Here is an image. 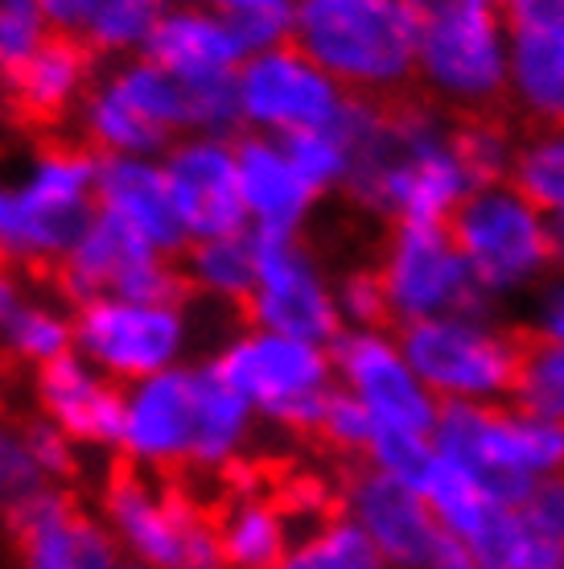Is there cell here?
I'll list each match as a JSON object with an SVG mask.
<instances>
[{
    "label": "cell",
    "mask_w": 564,
    "mask_h": 569,
    "mask_svg": "<svg viewBox=\"0 0 564 569\" xmlns=\"http://www.w3.org/2000/svg\"><path fill=\"white\" fill-rule=\"evenodd\" d=\"M272 569H387L375 557L363 532L342 520V516H322L313 520L301 537L289 541L284 557Z\"/></svg>",
    "instance_id": "27"
},
{
    "label": "cell",
    "mask_w": 564,
    "mask_h": 569,
    "mask_svg": "<svg viewBox=\"0 0 564 569\" xmlns=\"http://www.w3.org/2000/svg\"><path fill=\"white\" fill-rule=\"evenodd\" d=\"M21 413L26 409H0V520L50 487V479L21 441V426H17Z\"/></svg>",
    "instance_id": "31"
},
{
    "label": "cell",
    "mask_w": 564,
    "mask_h": 569,
    "mask_svg": "<svg viewBox=\"0 0 564 569\" xmlns=\"http://www.w3.org/2000/svg\"><path fill=\"white\" fill-rule=\"evenodd\" d=\"M219 483H226V491L214 503L211 528L226 569H272L293 541V520L276 491L255 483L252 462L235 467Z\"/></svg>",
    "instance_id": "20"
},
{
    "label": "cell",
    "mask_w": 564,
    "mask_h": 569,
    "mask_svg": "<svg viewBox=\"0 0 564 569\" xmlns=\"http://www.w3.org/2000/svg\"><path fill=\"white\" fill-rule=\"evenodd\" d=\"M416 21V83L450 116L507 100V9L498 0H404Z\"/></svg>",
    "instance_id": "3"
},
{
    "label": "cell",
    "mask_w": 564,
    "mask_h": 569,
    "mask_svg": "<svg viewBox=\"0 0 564 569\" xmlns=\"http://www.w3.org/2000/svg\"><path fill=\"white\" fill-rule=\"evenodd\" d=\"M544 569H564V566H561V561H556V566H544Z\"/></svg>",
    "instance_id": "40"
},
{
    "label": "cell",
    "mask_w": 564,
    "mask_h": 569,
    "mask_svg": "<svg viewBox=\"0 0 564 569\" xmlns=\"http://www.w3.org/2000/svg\"><path fill=\"white\" fill-rule=\"evenodd\" d=\"M561 566H564V553H561Z\"/></svg>",
    "instance_id": "41"
},
{
    "label": "cell",
    "mask_w": 564,
    "mask_h": 569,
    "mask_svg": "<svg viewBox=\"0 0 564 569\" xmlns=\"http://www.w3.org/2000/svg\"><path fill=\"white\" fill-rule=\"evenodd\" d=\"M165 13H170V0H95L83 38L99 58L137 50Z\"/></svg>",
    "instance_id": "29"
},
{
    "label": "cell",
    "mask_w": 564,
    "mask_h": 569,
    "mask_svg": "<svg viewBox=\"0 0 564 569\" xmlns=\"http://www.w3.org/2000/svg\"><path fill=\"white\" fill-rule=\"evenodd\" d=\"M520 327L532 347L564 342V264H552L520 298Z\"/></svg>",
    "instance_id": "34"
},
{
    "label": "cell",
    "mask_w": 564,
    "mask_h": 569,
    "mask_svg": "<svg viewBox=\"0 0 564 569\" xmlns=\"http://www.w3.org/2000/svg\"><path fill=\"white\" fill-rule=\"evenodd\" d=\"M507 103L532 129L564 124V0L507 4Z\"/></svg>",
    "instance_id": "16"
},
{
    "label": "cell",
    "mask_w": 564,
    "mask_h": 569,
    "mask_svg": "<svg viewBox=\"0 0 564 569\" xmlns=\"http://www.w3.org/2000/svg\"><path fill=\"white\" fill-rule=\"evenodd\" d=\"M330 359H334V388L367 413L371 438L375 433H409V438L433 441L441 405L429 397L421 376L412 371L400 335L392 327L342 330L339 339L330 342Z\"/></svg>",
    "instance_id": "12"
},
{
    "label": "cell",
    "mask_w": 564,
    "mask_h": 569,
    "mask_svg": "<svg viewBox=\"0 0 564 569\" xmlns=\"http://www.w3.org/2000/svg\"><path fill=\"white\" fill-rule=\"evenodd\" d=\"M515 144L520 137L491 116H470L462 124V153H466L470 170L479 182H498L511 178V161H515Z\"/></svg>",
    "instance_id": "33"
},
{
    "label": "cell",
    "mask_w": 564,
    "mask_h": 569,
    "mask_svg": "<svg viewBox=\"0 0 564 569\" xmlns=\"http://www.w3.org/2000/svg\"><path fill=\"white\" fill-rule=\"evenodd\" d=\"M211 368L252 409L255 421H269L296 438L318 433V421L334 397L330 347L272 335V330H235L219 347Z\"/></svg>",
    "instance_id": "6"
},
{
    "label": "cell",
    "mask_w": 564,
    "mask_h": 569,
    "mask_svg": "<svg viewBox=\"0 0 564 569\" xmlns=\"http://www.w3.org/2000/svg\"><path fill=\"white\" fill-rule=\"evenodd\" d=\"M515 400L564 426V342H544L523 351Z\"/></svg>",
    "instance_id": "32"
},
{
    "label": "cell",
    "mask_w": 564,
    "mask_h": 569,
    "mask_svg": "<svg viewBox=\"0 0 564 569\" xmlns=\"http://www.w3.org/2000/svg\"><path fill=\"white\" fill-rule=\"evenodd\" d=\"M173 211L190 240L243 228L235 141L226 137H178L161 161Z\"/></svg>",
    "instance_id": "18"
},
{
    "label": "cell",
    "mask_w": 564,
    "mask_h": 569,
    "mask_svg": "<svg viewBox=\"0 0 564 569\" xmlns=\"http://www.w3.org/2000/svg\"><path fill=\"white\" fill-rule=\"evenodd\" d=\"M511 182L548 214L556 264H564V124L523 132L511 161Z\"/></svg>",
    "instance_id": "26"
},
{
    "label": "cell",
    "mask_w": 564,
    "mask_h": 569,
    "mask_svg": "<svg viewBox=\"0 0 564 569\" xmlns=\"http://www.w3.org/2000/svg\"><path fill=\"white\" fill-rule=\"evenodd\" d=\"M173 264L185 277L194 298H211L219 306H243L255 284L260 240L248 228L207 236V240H190Z\"/></svg>",
    "instance_id": "25"
},
{
    "label": "cell",
    "mask_w": 564,
    "mask_h": 569,
    "mask_svg": "<svg viewBox=\"0 0 564 569\" xmlns=\"http://www.w3.org/2000/svg\"><path fill=\"white\" fill-rule=\"evenodd\" d=\"M412 487L424 499V508L433 512L441 532L466 549L491 528L494 516L507 508V499L498 496L479 470H470L466 462H457L450 455H437V450L424 462Z\"/></svg>",
    "instance_id": "24"
},
{
    "label": "cell",
    "mask_w": 564,
    "mask_h": 569,
    "mask_svg": "<svg viewBox=\"0 0 564 569\" xmlns=\"http://www.w3.org/2000/svg\"><path fill=\"white\" fill-rule=\"evenodd\" d=\"M334 306H339L342 330L387 327L380 281H375L371 269H354V272H346V277H334Z\"/></svg>",
    "instance_id": "35"
},
{
    "label": "cell",
    "mask_w": 564,
    "mask_h": 569,
    "mask_svg": "<svg viewBox=\"0 0 564 569\" xmlns=\"http://www.w3.org/2000/svg\"><path fill=\"white\" fill-rule=\"evenodd\" d=\"M144 54L182 79H235L248 50L223 13L178 4L144 38Z\"/></svg>",
    "instance_id": "23"
},
{
    "label": "cell",
    "mask_w": 564,
    "mask_h": 569,
    "mask_svg": "<svg viewBox=\"0 0 564 569\" xmlns=\"http://www.w3.org/2000/svg\"><path fill=\"white\" fill-rule=\"evenodd\" d=\"M479 186L462 124L429 100L363 103L346 194L383 223H450Z\"/></svg>",
    "instance_id": "1"
},
{
    "label": "cell",
    "mask_w": 564,
    "mask_h": 569,
    "mask_svg": "<svg viewBox=\"0 0 564 569\" xmlns=\"http://www.w3.org/2000/svg\"><path fill=\"white\" fill-rule=\"evenodd\" d=\"M198 9H211L223 17H243V13H264V9H293L296 0H185Z\"/></svg>",
    "instance_id": "39"
},
{
    "label": "cell",
    "mask_w": 564,
    "mask_h": 569,
    "mask_svg": "<svg viewBox=\"0 0 564 569\" xmlns=\"http://www.w3.org/2000/svg\"><path fill=\"white\" fill-rule=\"evenodd\" d=\"M515 508H520V516L540 541L556 549V553H564V470L532 487Z\"/></svg>",
    "instance_id": "37"
},
{
    "label": "cell",
    "mask_w": 564,
    "mask_h": 569,
    "mask_svg": "<svg viewBox=\"0 0 564 569\" xmlns=\"http://www.w3.org/2000/svg\"><path fill=\"white\" fill-rule=\"evenodd\" d=\"M240 310L248 327L318 342V347H330L342 335L334 277L322 257L301 240H260L255 284Z\"/></svg>",
    "instance_id": "13"
},
{
    "label": "cell",
    "mask_w": 564,
    "mask_h": 569,
    "mask_svg": "<svg viewBox=\"0 0 564 569\" xmlns=\"http://www.w3.org/2000/svg\"><path fill=\"white\" fill-rule=\"evenodd\" d=\"M354 96H346L330 74L296 50L293 42L269 46L243 58L235 71V108L240 129L252 137H296L342 124L354 108Z\"/></svg>",
    "instance_id": "10"
},
{
    "label": "cell",
    "mask_w": 564,
    "mask_h": 569,
    "mask_svg": "<svg viewBox=\"0 0 564 569\" xmlns=\"http://www.w3.org/2000/svg\"><path fill=\"white\" fill-rule=\"evenodd\" d=\"M433 450L466 462L507 503H520L532 487L564 470V426L520 400L453 405L441 409Z\"/></svg>",
    "instance_id": "7"
},
{
    "label": "cell",
    "mask_w": 564,
    "mask_h": 569,
    "mask_svg": "<svg viewBox=\"0 0 564 569\" xmlns=\"http://www.w3.org/2000/svg\"><path fill=\"white\" fill-rule=\"evenodd\" d=\"M83 351L124 385H141L165 368H178L190 342V306H144V301H87L74 318Z\"/></svg>",
    "instance_id": "14"
},
{
    "label": "cell",
    "mask_w": 564,
    "mask_h": 569,
    "mask_svg": "<svg viewBox=\"0 0 564 569\" xmlns=\"http://www.w3.org/2000/svg\"><path fill=\"white\" fill-rule=\"evenodd\" d=\"M470 557H474L482 569H544L561 561V553L548 549V545L527 528V520L520 516L515 503H507L503 512L494 516L491 528L470 545Z\"/></svg>",
    "instance_id": "30"
},
{
    "label": "cell",
    "mask_w": 564,
    "mask_h": 569,
    "mask_svg": "<svg viewBox=\"0 0 564 569\" xmlns=\"http://www.w3.org/2000/svg\"><path fill=\"white\" fill-rule=\"evenodd\" d=\"M0 525L13 537V569H141L67 487H46Z\"/></svg>",
    "instance_id": "15"
},
{
    "label": "cell",
    "mask_w": 564,
    "mask_h": 569,
    "mask_svg": "<svg viewBox=\"0 0 564 569\" xmlns=\"http://www.w3.org/2000/svg\"><path fill=\"white\" fill-rule=\"evenodd\" d=\"M198 368H165L132 388L124 409L120 455L153 475H185L198 438Z\"/></svg>",
    "instance_id": "17"
},
{
    "label": "cell",
    "mask_w": 564,
    "mask_h": 569,
    "mask_svg": "<svg viewBox=\"0 0 564 569\" xmlns=\"http://www.w3.org/2000/svg\"><path fill=\"white\" fill-rule=\"evenodd\" d=\"M371 272L380 281L387 327L395 330L486 306L445 223H392Z\"/></svg>",
    "instance_id": "9"
},
{
    "label": "cell",
    "mask_w": 564,
    "mask_h": 569,
    "mask_svg": "<svg viewBox=\"0 0 564 569\" xmlns=\"http://www.w3.org/2000/svg\"><path fill=\"white\" fill-rule=\"evenodd\" d=\"M95 74L99 54L83 33H42L21 62L0 67V129L26 137L33 149L46 141H83L74 124Z\"/></svg>",
    "instance_id": "8"
},
{
    "label": "cell",
    "mask_w": 564,
    "mask_h": 569,
    "mask_svg": "<svg viewBox=\"0 0 564 569\" xmlns=\"http://www.w3.org/2000/svg\"><path fill=\"white\" fill-rule=\"evenodd\" d=\"M91 9H95V0H38V13L62 33H83Z\"/></svg>",
    "instance_id": "38"
},
{
    "label": "cell",
    "mask_w": 564,
    "mask_h": 569,
    "mask_svg": "<svg viewBox=\"0 0 564 569\" xmlns=\"http://www.w3.org/2000/svg\"><path fill=\"white\" fill-rule=\"evenodd\" d=\"M412 371L441 409L515 400L523 368V339L486 306L441 313L395 330Z\"/></svg>",
    "instance_id": "4"
},
{
    "label": "cell",
    "mask_w": 564,
    "mask_h": 569,
    "mask_svg": "<svg viewBox=\"0 0 564 569\" xmlns=\"http://www.w3.org/2000/svg\"><path fill=\"white\" fill-rule=\"evenodd\" d=\"M445 228L482 301H520L556 264L548 214L511 178L474 186Z\"/></svg>",
    "instance_id": "5"
},
{
    "label": "cell",
    "mask_w": 564,
    "mask_h": 569,
    "mask_svg": "<svg viewBox=\"0 0 564 569\" xmlns=\"http://www.w3.org/2000/svg\"><path fill=\"white\" fill-rule=\"evenodd\" d=\"M313 438H322L334 455L363 458L371 441V421L351 397H342L339 388H334V397L325 405V413H322V421H318V433H313Z\"/></svg>",
    "instance_id": "36"
},
{
    "label": "cell",
    "mask_w": 564,
    "mask_h": 569,
    "mask_svg": "<svg viewBox=\"0 0 564 569\" xmlns=\"http://www.w3.org/2000/svg\"><path fill=\"white\" fill-rule=\"evenodd\" d=\"M33 388H38L33 397L42 405V413L67 438L99 446V441H120L124 433L128 397H120V380H99L71 351L38 363Z\"/></svg>",
    "instance_id": "22"
},
{
    "label": "cell",
    "mask_w": 564,
    "mask_h": 569,
    "mask_svg": "<svg viewBox=\"0 0 564 569\" xmlns=\"http://www.w3.org/2000/svg\"><path fill=\"white\" fill-rule=\"evenodd\" d=\"M339 516L363 532L387 569H482L466 545L441 532L416 487L392 475L351 470L339 487Z\"/></svg>",
    "instance_id": "11"
},
{
    "label": "cell",
    "mask_w": 564,
    "mask_h": 569,
    "mask_svg": "<svg viewBox=\"0 0 564 569\" xmlns=\"http://www.w3.org/2000/svg\"><path fill=\"white\" fill-rule=\"evenodd\" d=\"M95 194H99V211H108L120 223H128V228L153 248L157 257L178 260V252L190 243L182 219L173 211L165 173L153 161L103 153L95 170Z\"/></svg>",
    "instance_id": "21"
},
{
    "label": "cell",
    "mask_w": 564,
    "mask_h": 569,
    "mask_svg": "<svg viewBox=\"0 0 564 569\" xmlns=\"http://www.w3.org/2000/svg\"><path fill=\"white\" fill-rule=\"evenodd\" d=\"M235 170H240L243 228L255 231L260 240H301L322 194L296 170L284 141L248 132L235 144Z\"/></svg>",
    "instance_id": "19"
},
{
    "label": "cell",
    "mask_w": 564,
    "mask_h": 569,
    "mask_svg": "<svg viewBox=\"0 0 564 569\" xmlns=\"http://www.w3.org/2000/svg\"><path fill=\"white\" fill-rule=\"evenodd\" d=\"M363 103L359 100L351 108V116L334 124V129H318V132H296V137H284V149L296 161V170L310 178V186L318 194H330V190H342L346 178H351L354 166V132H359V116H363Z\"/></svg>",
    "instance_id": "28"
},
{
    "label": "cell",
    "mask_w": 564,
    "mask_h": 569,
    "mask_svg": "<svg viewBox=\"0 0 564 569\" xmlns=\"http://www.w3.org/2000/svg\"><path fill=\"white\" fill-rule=\"evenodd\" d=\"M289 42L367 103L416 83V21L404 0H296Z\"/></svg>",
    "instance_id": "2"
}]
</instances>
